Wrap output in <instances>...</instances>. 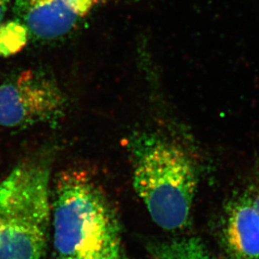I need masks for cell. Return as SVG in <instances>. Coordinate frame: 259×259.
<instances>
[{
    "label": "cell",
    "instance_id": "6da1fadb",
    "mask_svg": "<svg viewBox=\"0 0 259 259\" xmlns=\"http://www.w3.org/2000/svg\"><path fill=\"white\" fill-rule=\"evenodd\" d=\"M133 186L153 222L175 231L185 227L198 186L194 160L177 143L152 133H137L129 141Z\"/></svg>",
    "mask_w": 259,
    "mask_h": 259
},
{
    "label": "cell",
    "instance_id": "7a4b0ae2",
    "mask_svg": "<svg viewBox=\"0 0 259 259\" xmlns=\"http://www.w3.org/2000/svg\"><path fill=\"white\" fill-rule=\"evenodd\" d=\"M51 167L33 157L0 183V259H43L51 217Z\"/></svg>",
    "mask_w": 259,
    "mask_h": 259
},
{
    "label": "cell",
    "instance_id": "3957f363",
    "mask_svg": "<svg viewBox=\"0 0 259 259\" xmlns=\"http://www.w3.org/2000/svg\"><path fill=\"white\" fill-rule=\"evenodd\" d=\"M53 202L57 259H87L117 226L99 183L84 170H64L56 179Z\"/></svg>",
    "mask_w": 259,
    "mask_h": 259
},
{
    "label": "cell",
    "instance_id": "277c9868",
    "mask_svg": "<svg viewBox=\"0 0 259 259\" xmlns=\"http://www.w3.org/2000/svg\"><path fill=\"white\" fill-rule=\"evenodd\" d=\"M66 99L54 80L25 70L0 84V125L27 128L55 123L63 116Z\"/></svg>",
    "mask_w": 259,
    "mask_h": 259
},
{
    "label": "cell",
    "instance_id": "5b68a950",
    "mask_svg": "<svg viewBox=\"0 0 259 259\" xmlns=\"http://www.w3.org/2000/svg\"><path fill=\"white\" fill-rule=\"evenodd\" d=\"M222 237L231 259H259V214L244 180L225 204Z\"/></svg>",
    "mask_w": 259,
    "mask_h": 259
},
{
    "label": "cell",
    "instance_id": "8992f818",
    "mask_svg": "<svg viewBox=\"0 0 259 259\" xmlns=\"http://www.w3.org/2000/svg\"><path fill=\"white\" fill-rule=\"evenodd\" d=\"M14 7L30 36L43 41L67 35L81 20L65 0H15Z\"/></svg>",
    "mask_w": 259,
    "mask_h": 259
},
{
    "label": "cell",
    "instance_id": "52a82bcc",
    "mask_svg": "<svg viewBox=\"0 0 259 259\" xmlns=\"http://www.w3.org/2000/svg\"><path fill=\"white\" fill-rule=\"evenodd\" d=\"M157 259H213L204 243L197 237H188L157 247Z\"/></svg>",
    "mask_w": 259,
    "mask_h": 259
},
{
    "label": "cell",
    "instance_id": "ba28073f",
    "mask_svg": "<svg viewBox=\"0 0 259 259\" xmlns=\"http://www.w3.org/2000/svg\"><path fill=\"white\" fill-rule=\"evenodd\" d=\"M30 37L28 29L19 20L0 25V57L8 58L20 53Z\"/></svg>",
    "mask_w": 259,
    "mask_h": 259
},
{
    "label": "cell",
    "instance_id": "9c48e42d",
    "mask_svg": "<svg viewBox=\"0 0 259 259\" xmlns=\"http://www.w3.org/2000/svg\"><path fill=\"white\" fill-rule=\"evenodd\" d=\"M118 225L108 232L102 243L87 259H120Z\"/></svg>",
    "mask_w": 259,
    "mask_h": 259
},
{
    "label": "cell",
    "instance_id": "30bf717a",
    "mask_svg": "<svg viewBox=\"0 0 259 259\" xmlns=\"http://www.w3.org/2000/svg\"><path fill=\"white\" fill-rule=\"evenodd\" d=\"M244 182L249 189L255 209L259 214V157L245 178Z\"/></svg>",
    "mask_w": 259,
    "mask_h": 259
},
{
    "label": "cell",
    "instance_id": "8fae6325",
    "mask_svg": "<svg viewBox=\"0 0 259 259\" xmlns=\"http://www.w3.org/2000/svg\"><path fill=\"white\" fill-rule=\"evenodd\" d=\"M70 9L77 15L79 19L84 18L90 14L97 4L98 0H65Z\"/></svg>",
    "mask_w": 259,
    "mask_h": 259
},
{
    "label": "cell",
    "instance_id": "7c38bea8",
    "mask_svg": "<svg viewBox=\"0 0 259 259\" xmlns=\"http://www.w3.org/2000/svg\"><path fill=\"white\" fill-rule=\"evenodd\" d=\"M15 0H0V25L2 24L5 15L7 13L8 9Z\"/></svg>",
    "mask_w": 259,
    "mask_h": 259
}]
</instances>
